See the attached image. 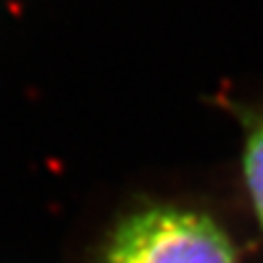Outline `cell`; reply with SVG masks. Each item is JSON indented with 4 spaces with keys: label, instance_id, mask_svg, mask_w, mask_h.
I'll return each mask as SVG.
<instances>
[{
    "label": "cell",
    "instance_id": "cell-1",
    "mask_svg": "<svg viewBox=\"0 0 263 263\" xmlns=\"http://www.w3.org/2000/svg\"><path fill=\"white\" fill-rule=\"evenodd\" d=\"M103 263H239L230 237L204 213L152 206L112 230Z\"/></svg>",
    "mask_w": 263,
    "mask_h": 263
},
{
    "label": "cell",
    "instance_id": "cell-2",
    "mask_svg": "<svg viewBox=\"0 0 263 263\" xmlns=\"http://www.w3.org/2000/svg\"><path fill=\"white\" fill-rule=\"evenodd\" d=\"M243 182L250 204L263 228V121H259L246 138L243 152Z\"/></svg>",
    "mask_w": 263,
    "mask_h": 263
}]
</instances>
